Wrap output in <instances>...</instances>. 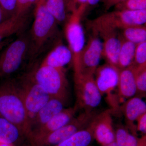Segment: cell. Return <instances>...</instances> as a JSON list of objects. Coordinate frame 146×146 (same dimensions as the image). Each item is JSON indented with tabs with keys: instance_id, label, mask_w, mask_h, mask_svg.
<instances>
[{
	"instance_id": "1",
	"label": "cell",
	"mask_w": 146,
	"mask_h": 146,
	"mask_svg": "<svg viewBox=\"0 0 146 146\" xmlns=\"http://www.w3.org/2000/svg\"><path fill=\"white\" fill-rule=\"evenodd\" d=\"M58 25L45 7L43 0H39L35 7L34 21L29 31L31 44V60L60 39Z\"/></svg>"
},
{
	"instance_id": "2",
	"label": "cell",
	"mask_w": 146,
	"mask_h": 146,
	"mask_svg": "<svg viewBox=\"0 0 146 146\" xmlns=\"http://www.w3.org/2000/svg\"><path fill=\"white\" fill-rule=\"evenodd\" d=\"M0 116L17 126L27 138L29 121L16 80L7 78L0 83Z\"/></svg>"
},
{
	"instance_id": "3",
	"label": "cell",
	"mask_w": 146,
	"mask_h": 146,
	"mask_svg": "<svg viewBox=\"0 0 146 146\" xmlns=\"http://www.w3.org/2000/svg\"><path fill=\"white\" fill-rule=\"evenodd\" d=\"M31 44L29 32H23L0 50V78H9L31 60Z\"/></svg>"
},
{
	"instance_id": "4",
	"label": "cell",
	"mask_w": 146,
	"mask_h": 146,
	"mask_svg": "<svg viewBox=\"0 0 146 146\" xmlns=\"http://www.w3.org/2000/svg\"><path fill=\"white\" fill-rule=\"evenodd\" d=\"M30 73L35 81L51 98L66 102L68 96V82L65 68L40 65Z\"/></svg>"
},
{
	"instance_id": "5",
	"label": "cell",
	"mask_w": 146,
	"mask_h": 146,
	"mask_svg": "<svg viewBox=\"0 0 146 146\" xmlns=\"http://www.w3.org/2000/svg\"><path fill=\"white\" fill-rule=\"evenodd\" d=\"M86 7V5H82L77 7L71 8L72 13L64 24V34L68 46L72 55V63L74 73L79 72L80 58L85 46V37L81 19Z\"/></svg>"
},
{
	"instance_id": "6",
	"label": "cell",
	"mask_w": 146,
	"mask_h": 146,
	"mask_svg": "<svg viewBox=\"0 0 146 146\" xmlns=\"http://www.w3.org/2000/svg\"><path fill=\"white\" fill-rule=\"evenodd\" d=\"M16 81L26 109L30 125L36 114L51 97L35 81L30 72L24 74Z\"/></svg>"
},
{
	"instance_id": "7",
	"label": "cell",
	"mask_w": 146,
	"mask_h": 146,
	"mask_svg": "<svg viewBox=\"0 0 146 146\" xmlns=\"http://www.w3.org/2000/svg\"><path fill=\"white\" fill-rule=\"evenodd\" d=\"M93 75L85 74L80 72L74 73L76 97L74 107L77 110L93 112L102 100V95L97 88Z\"/></svg>"
},
{
	"instance_id": "8",
	"label": "cell",
	"mask_w": 146,
	"mask_h": 146,
	"mask_svg": "<svg viewBox=\"0 0 146 146\" xmlns=\"http://www.w3.org/2000/svg\"><path fill=\"white\" fill-rule=\"evenodd\" d=\"M146 22V9L115 10L89 21L87 24L89 27H101L118 31L129 27L145 25Z\"/></svg>"
},
{
	"instance_id": "9",
	"label": "cell",
	"mask_w": 146,
	"mask_h": 146,
	"mask_svg": "<svg viewBox=\"0 0 146 146\" xmlns=\"http://www.w3.org/2000/svg\"><path fill=\"white\" fill-rule=\"evenodd\" d=\"M96 115L83 112L67 124L49 133L32 146H54L62 143L79 131L88 126Z\"/></svg>"
},
{
	"instance_id": "10",
	"label": "cell",
	"mask_w": 146,
	"mask_h": 146,
	"mask_svg": "<svg viewBox=\"0 0 146 146\" xmlns=\"http://www.w3.org/2000/svg\"><path fill=\"white\" fill-rule=\"evenodd\" d=\"M91 32L80 55L79 72L94 75L102 56L103 43L97 33Z\"/></svg>"
},
{
	"instance_id": "11",
	"label": "cell",
	"mask_w": 146,
	"mask_h": 146,
	"mask_svg": "<svg viewBox=\"0 0 146 146\" xmlns=\"http://www.w3.org/2000/svg\"><path fill=\"white\" fill-rule=\"evenodd\" d=\"M90 29L102 39V56L107 63L117 68L118 55L121 43V35L118 30L106 28L94 27Z\"/></svg>"
},
{
	"instance_id": "12",
	"label": "cell",
	"mask_w": 146,
	"mask_h": 146,
	"mask_svg": "<svg viewBox=\"0 0 146 146\" xmlns=\"http://www.w3.org/2000/svg\"><path fill=\"white\" fill-rule=\"evenodd\" d=\"M120 70L114 65L107 63L99 66L95 74V82L102 96L107 94L108 102L114 106V98L111 93L118 86Z\"/></svg>"
},
{
	"instance_id": "13",
	"label": "cell",
	"mask_w": 146,
	"mask_h": 146,
	"mask_svg": "<svg viewBox=\"0 0 146 146\" xmlns=\"http://www.w3.org/2000/svg\"><path fill=\"white\" fill-rule=\"evenodd\" d=\"M77 111L76 108H69L62 110L44 125L31 133L28 140L31 146L49 133L67 124L74 117Z\"/></svg>"
},
{
	"instance_id": "14",
	"label": "cell",
	"mask_w": 146,
	"mask_h": 146,
	"mask_svg": "<svg viewBox=\"0 0 146 146\" xmlns=\"http://www.w3.org/2000/svg\"><path fill=\"white\" fill-rule=\"evenodd\" d=\"M111 110H107L96 115L90 123L93 128L94 138L102 146L115 141Z\"/></svg>"
},
{
	"instance_id": "15",
	"label": "cell",
	"mask_w": 146,
	"mask_h": 146,
	"mask_svg": "<svg viewBox=\"0 0 146 146\" xmlns=\"http://www.w3.org/2000/svg\"><path fill=\"white\" fill-rule=\"evenodd\" d=\"M72 55L68 46L59 39L43 59L40 65L56 68H65L72 62Z\"/></svg>"
},
{
	"instance_id": "16",
	"label": "cell",
	"mask_w": 146,
	"mask_h": 146,
	"mask_svg": "<svg viewBox=\"0 0 146 146\" xmlns=\"http://www.w3.org/2000/svg\"><path fill=\"white\" fill-rule=\"evenodd\" d=\"M65 103V102L62 100L51 98L32 121L30 125L29 133L27 139L32 132L46 123L55 115L64 109Z\"/></svg>"
},
{
	"instance_id": "17",
	"label": "cell",
	"mask_w": 146,
	"mask_h": 146,
	"mask_svg": "<svg viewBox=\"0 0 146 146\" xmlns=\"http://www.w3.org/2000/svg\"><path fill=\"white\" fill-rule=\"evenodd\" d=\"M122 111L128 126L132 133L136 136L137 130L134 123L141 115L146 113L145 102L138 96L130 98L123 105Z\"/></svg>"
},
{
	"instance_id": "18",
	"label": "cell",
	"mask_w": 146,
	"mask_h": 146,
	"mask_svg": "<svg viewBox=\"0 0 146 146\" xmlns=\"http://www.w3.org/2000/svg\"><path fill=\"white\" fill-rule=\"evenodd\" d=\"M117 87L119 96L122 98H130L136 94L135 70L133 65L120 70Z\"/></svg>"
},
{
	"instance_id": "19",
	"label": "cell",
	"mask_w": 146,
	"mask_h": 146,
	"mask_svg": "<svg viewBox=\"0 0 146 146\" xmlns=\"http://www.w3.org/2000/svg\"><path fill=\"white\" fill-rule=\"evenodd\" d=\"M28 22L27 16L14 15L0 24V44L12 35L25 31Z\"/></svg>"
},
{
	"instance_id": "20",
	"label": "cell",
	"mask_w": 146,
	"mask_h": 146,
	"mask_svg": "<svg viewBox=\"0 0 146 146\" xmlns=\"http://www.w3.org/2000/svg\"><path fill=\"white\" fill-rule=\"evenodd\" d=\"M23 136V132L17 126L0 116L1 143L13 145Z\"/></svg>"
},
{
	"instance_id": "21",
	"label": "cell",
	"mask_w": 146,
	"mask_h": 146,
	"mask_svg": "<svg viewBox=\"0 0 146 146\" xmlns=\"http://www.w3.org/2000/svg\"><path fill=\"white\" fill-rule=\"evenodd\" d=\"M94 138L93 128L90 124L87 127L54 146H89Z\"/></svg>"
},
{
	"instance_id": "22",
	"label": "cell",
	"mask_w": 146,
	"mask_h": 146,
	"mask_svg": "<svg viewBox=\"0 0 146 146\" xmlns=\"http://www.w3.org/2000/svg\"><path fill=\"white\" fill-rule=\"evenodd\" d=\"M136 45L132 42L124 39L122 36L118 58L117 68L120 70L133 64Z\"/></svg>"
},
{
	"instance_id": "23",
	"label": "cell",
	"mask_w": 146,
	"mask_h": 146,
	"mask_svg": "<svg viewBox=\"0 0 146 146\" xmlns=\"http://www.w3.org/2000/svg\"><path fill=\"white\" fill-rule=\"evenodd\" d=\"M115 141L118 146H146V135L138 138L127 129L119 127L115 132Z\"/></svg>"
},
{
	"instance_id": "24",
	"label": "cell",
	"mask_w": 146,
	"mask_h": 146,
	"mask_svg": "<svg viewBox=\"0 0 146 146\" xmlns=\"http://www.w3.org/2000/svg\"><path fill=\"white\" fill-rule=\"evenodd\" d=\"M47 10L50 12L58 25L65 23L68 18L65 0H43Z\"/></svg>"
},
{
	"instance_id": "25",
	"label": "cell",
	"mask_w": 146,
	"mask_h": 146,
	"mask_svg": "<svg viewBox=\"0 0 146 146\" xmlns=\"http://www.w3.org/2000/svg\"><path fill=\"white\" fill-rule=\"evenodd\" d=\"M121 31L123 38L136 45L146 41L145 25L129 27Z\"/></svg>"
},
{
	"instance_id": "26",
	"label": "cell",
	"mask_w": 146,
	"mask_h": 146,
	"mask_svg": "<svg viewBox=\"0 0 146 146\" xmlns=\"http://www.w3.org/2000/svg\"><path fill=\"white\" fill-rule=\"evenodd\" d=\"M135 70V82L136 87V94L138 96H145L146 92V66L136 68Z\"/></svg>"
},
{
	"instance_id": "27",
	"label": "cell",
	"mask_w": 146,
	"mask_h": 146,
	"mask_svg": "<svg viewBox=\"0 0 146 146\" xmlns=\"http://www.w3.org/2000/svg\"><path fill=\"white\" fill-rule=\"evenodd\" d=\"M115 10L138 11L146 9V0H124L116 5Z\"/></svg>"
},
{
	"instance_id": "28",
	"label": "cell",
	"mask_w": 146,
	"mask_h": 146,
	"mask_svg": "<svg viewBox=\"0 0 146 146\" xmlns=\"http://www.w3.org/2000/svg\"><path fill=\"white\" fill-rule=\"evenodd\" d=\"M132 65L136 68L146 66V41L136 44Z\"/></svg>"
},
{
	"instance_id": "29",
	"label": "cell",
	"mask_w": 146,
	"mask_h": 146,
	"mask_svg": "<svg viewBox=\"0 0 146 146\" xmlns=\"http://www.w3.org/2000/svg\"><path fill=\"white\" fill-rule=\"evenodd\" d=\"M17 0H0V8L4 21L15 15Z\"/></svg>"
},
{
	"instance_id": "30",
	"label": "cell",
	"mask_w": 146,
	"mask_h": 146,
	"mask_svg": "<svg viewBox=\"0 0 146 146\" xmlns=\"http://www.w3.org/2000/svg\"><path fill=\"white\" fill-rule=\"evenodd\" d=\"M39 0H17L15 16H27L31 8L39 1Z\"/></svg>"
},
{
	"instance_id": "31",
	"label": "cell",
	"mask_w": 146,
	"mask_h": 146,
	"mask_svg": "<svg viewBox=\"0 0 146 146\" xmlns=\"http://www.w3.org/2000/svg\"><path fill=\"white\" fill-rule=\"evenodd\" d=\"M137 124L136 125V130L146 135V113L141 115L136 120Z\"/></svg>"
},
{
	"instance_id": "32",
	"label": "cell",
	"mask_w": 146,
	"mask_h": 146,
	"mask_svg": "<svg viewBox=\"0 0 146 146\" xmlns=\"http://www.w3.org/2000/svg\"><path fill=\"white\" fill-rule=\"evenodd\" d=\"M123 1L124 0H101V1L103 3L105 10L108 11Z\"/></svg>"
},
{
	"instance_id": "33",
	"label": "cell",
	"mask_w": 146,
	"mask_h": 146,
	"mask_svg": "<svg viewBox=\"0 0 146 146\" xmlns=\"http://www.w3.org/2000/svg\"><path fill=\"white\" fill-rule=\"evenodd\" d=\"M87 0H72V5L75 7H78L82 5H87Z\"/></svg>"
},
{
	"instance_id": "34",
	"label": "cell",
	"mask_w": 146,
	"mask_h": 146,
	"mask_svg": "<svg viewBox=\"0 0 146 146\" xmlns=\"http://www.w3.org/2000/svg\"><path fill=\"white\" fill-rule=\"evenodd\" d=\"M101 0H87V7L88 6H93L97 5Z\"/></svg>"
},
{
	"instance_id": "35",
	"label": "cell",
	"mask_w": 146,
	"mask_h": 146,
	"mask_svg": "<svg viewBox=\"0 0 146 146\" xmlns=\"http://www.w3.org/2000/svg\"><path fill=\"white\" fill-rule=\"evenodd\" d=\"M10 42V40L9 39H7L5 40L1 44H0V50L3 48L5 45L7 44Z\"/></svg>"
},
{
	"instance_id": "36",
	"label": "cell",
	"mask_w": 146,
	"mask_h": 146,
	"mask_svg": "<svg viewBox=\"0 0 146 146\" xmlns=\"http://www.w3.org/2000/svg\"><path fill=\"white\" fill-rule=\"evenodd\" d=\"M3 15L1 9L0 8V24L3 22Z\"/></svg>"
},
{
	"instance_id": "37",
	"label": "cell",
	"mask_w": 146,
	"mask_h": 146,
	"mask_svg": "<svg viewBox=\"0 0 146 146\" xmlns=\"http://www.w3.org/2000/svg\"><path fill=\"white\" fill-rule=\"evenodd\" d=\"M104 146H118V145L117 143L115 141V142H113V143H111L108 144V145Z\"/></svg>"
},
{
	"instance_id": "38",
	"label": "cell",
	"mask_w": 146,
	"mask_h": 146,
	"mask_svg": "<svg viewBox=\"0 0 146 146\" xmlns=\"http://www.w3.org/2000/svg\"><path fill=\"white\" fill-rule=\"evenodd\" d=\"M0 146H13V145L4 143L0 142Z\"/></svg>"
}]
</instances>
